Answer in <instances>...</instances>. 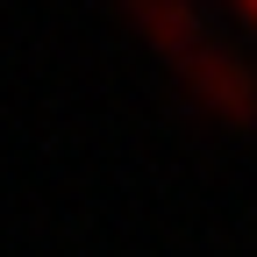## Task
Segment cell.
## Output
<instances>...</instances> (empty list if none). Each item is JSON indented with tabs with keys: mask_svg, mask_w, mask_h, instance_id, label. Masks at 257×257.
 <instances>
[{
	"mask_svg": "<svg viewBox=\"0 0 257 257\" xmlns=\"http://www.w3.org/2000/svg\"><path fill=\"white\" fill-rule=\"evenodd\" d=\"M179 79L193 86V100H200L207 114H221V121H250V107H257L250 64L221 57V50H193V57H179Z\"/></svg>",
	"mask_w": 257,
	"mask_h": 257,
	"instance_id": "obj_1",
	"label": "cell"
},
{
	"mask_svg": "<svg viewBox=\"0 0 257 257\" xmlns=\"http://www.w3.org/2000/svg\"><path fill=\"white\" fill-rule=\"evenodd\" d=\"M236 15H243V22H257V0H236Z\"/></svg>",
	"mask_w": 257,
	"mask_h": 257,
	"instance_id": "obj_2",
	"label": "cell"
}]
</instances>
